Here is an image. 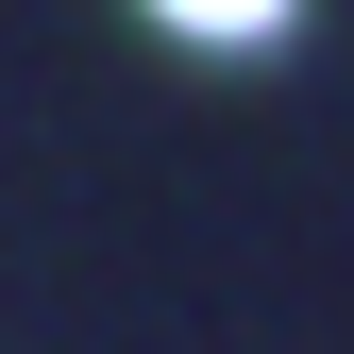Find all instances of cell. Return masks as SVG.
Listing matches in <instances>:
<instances>
[{
  "mask_svg": "<svg viewBox=\"0 0 354 354\" xmlns=\"http://www.w3.org/2000/svg\"><path fill=\"white\" fill-rule=\"evenodd\" d=\"M169 34H287V0H152Z\"/></svg>",
  "mask_w": 354,
  "mask_h": 354,
  "instance_id": "obj_1",
  "label": "cell"
}]
</instances>
